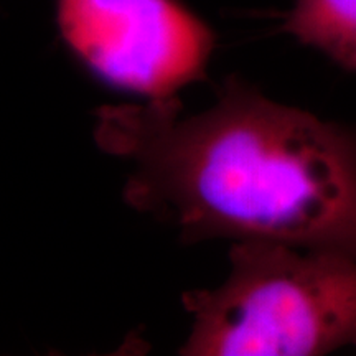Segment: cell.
<instances>
[{
	"label": "cell",
	"instance_id": "obj_1",
	"mask_svg": "<svg viewBox=\"0 0 356 356\" xmlns=\"http://www.w3.org/2000/svg\"><path fill=\"white\" fill-rule=\"evenodd\" d=\"M95 140L131 170L124 200L184 243L270 241L356 254V129L229 76L210 109L178 97L96 111Z\"/></svg>",
	"mask_w": 356,
	"mask_h": 356
},
{
	"label": "cell",
	"instance_id": "obj_2",
	"mask_svg": "<svg viewBox=\"0 0 356 356\" xmlns=\"http://www.w3.org/2000/svg\"><path fill=\"white\" fill-rule=\"evenodd\" d=\"M228 279L184 293L180 355L318 356L356 345V254L234 241Z\"/></svg>",
	"mask_w": 356,
	"mask_h": 356
},
{
	"label": "cell",
	"instance_id": "obj_3",
	"mask_svg": "<svg viewBox=\"0 0 356 356\" xmlns=\"http://www.w3.org/2000/svg\"><path fill=\"white\" fill-rule=\"evenodd\" d=\"M60 37L109 86L157 101L202 81L215 33L180 0H55Z\"/></svg>",
	"mask_w": 356,
	"mask_h": 356
},
{
	"label": "cell",
	"instance_id": "obj_4",
	"mask_svg": "<svg viewBox=\"0 0 356 356\" xmlns=\"http://www.w3.org/2000/svg\"><path fill=\"white\" fill-rule=\"evenodd\" d=\"M284 30L356 71V0H296Z\"/></svg>",
	"mask_w": 356,
	"mask_h": 356
}]
</instances>
